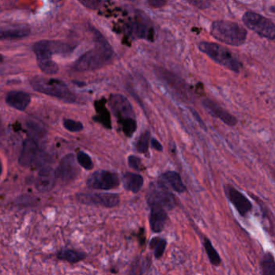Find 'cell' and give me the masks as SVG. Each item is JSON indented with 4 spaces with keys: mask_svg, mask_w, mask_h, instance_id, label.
Listing matches in <instances>:
<instances>
[{
    "mask_svg": "<svg viewBox=\"0 0 275 275\" xmlns=\"http://www.w3.org/2000/svg\"><path fill=\"white\" fill-rule=\"evenodd\" d=\"M95 39V47L78 58L73 66L74 70L89 72L102 68L111 63L113 57V49L100 33L97 32Z\"/></svg>",
    "mask_w": 275,
    "mask_h": 275,
    "instance_id": "6da1fadb",
    "label": "cell"
},
{
    "mask_svg": "<svg viewBox=\"0 0 275 275\" xmlns=\"http://www.w3.org/2000/svg\"><path fill=\"white\" fill-rule=\"evenodd\" d=\"M211 35L220 42L232 46L243 45L247 37V32L237 23L218 20L212 23Z\"/></svg>",
    "mask_w": 275,
    "mask_h": 275,
    "instance_id": "7a4b0ae2",
    "label": "cell"
},
{
    "mask_svg": "<svg viewBox=\"0 0 275 275\" xmlns=\"http://www.w3.org/2000/svg\"><path fill=\"white\" fill-rule=\"evenodd\" d=\"M31 85L35 91L54 97L68 103H73L77 99L65 83L58 79L36 76L31 81Z\"/></svg>",
    "mask_w": 275,
    "mask_h": 275,
    "instance_id": "3957f363",
    "label": "cell"
},
{
    "mask_svg": "<svg viewBox=\"0 0 275 275\" xmlns=\"http://www.w3.org/2000/svg\"><path fill=\"white\" fill-rule=\"evenodd\" d=\"M199 49L215 62L228 68L229 70L236 73L240 71L242 67L240 62L226 48L215 43L201 42L199 45Z\"/></svg>",
    "mask_w": 275,
    "mask_h": 275,
    "instance_id": "277c9868",
    "label": "cell"
},
{
    "mask_svg": "<svg viewBox=\"0 0 275 275\" xmlns=\"http://www.w3.org/2000/svg\"><path fill=\"white\" fill-rule=\"evenodd\" d=\"M146 201L150 208L157 207L165 210H172L176 206L174 196L161 182L151 183L146 195Z\"/></svg>",
    "mask_w": 275,
    "mask_h": 275,
    "instance_id": "5b68a950",
    "label": "cell"
},
{
    "mask_svg": "<svg viewBox=\"0 0 275 275\" xmlns=\"http://www.w3.org/2000/svg\"><path fill=\"white\" fill-rule=\"evenodd\" d=\"M243 20L247 28L254 31L261 37L269 40L275 39V24L266 17L248 12L244 13Z\"/></svg>",
    "mask_w": 275,
    "mask_h": 275,
    "instance_id": "8992f818",
    "label": "cell"
},
{
    "mask_svg": "<svg viewBox=\"0 0 275 275\" xmlns=\"http://www.w3.org/2000/svg\"><path fill=\"white\" fill-rule=\"evenodd\" d=\"M38 65L43 73L46 74H55L59 70L57 63L52 60V55L54 54L52 50V41L41 40L35 43L33 47Z\"/></svg>",
    "mask_w": 275,
    "mask_h": 275,
    "instance_id": "52a82bcc",
    "label": "cell"
},
{
    "mask_svg": "<svg viewBox=\"0 0 275 275\" xmlns=\"http://www.w3.org/2000/svg\"><path fill=\"white\" fill-rule=\"evenodd\" d=\"M86 184L92 189L108 191L118 188L120 184V179L118 175L113 172L97 171L90 175Z\"/></svg>",
    "mask_w": 275,
    "mask_h": 275,
    "instance_id": "ba28073f",
    "label": "cell"
},
{
    "mask_svg": "<svg viewBox=\"0 0 275 275\" xmlns=\"http://www.w3.org/2000/svg\"><path fill=\"white\" fill-rule=\"evenodd\" d=\"M77 199L84 205L105 208L116 207L120 202L119 195L113 193H80L77 195Z\"/></svg>",
    "mask_w": 275,
    "mask_h": 275,
    "instance_id": "9c48e42d",
    "label": "cell"
},
{
    "mask_svg": "<svg viewBox=\"0 0 275 275\" xmlns=\"http://www.w3.org/2000/svg\"><path fill=\"white\" fill-rule=\"evenodd\" d=\"M112 113L118 118L119 123L134 118V112L129 100L120 94H113L109 99Z\"/></svg>",
    "mask_w": 275,
    "mask_h": 275,
    "instance_id": "30bf717a",
    "label": "cell"
},
{
    "mask_svg": "<svg viewBox=\"0 0 275 275\" xmlns=\"http://www.w3.org/2000/svg\"><path fill=\"white\" fill-rule=\"evenodd\" d=\"M79 174V168L76 162L75 156L68 154L61 160L56 170V176L64 183H69L75 179Z\"/></svg>",
    "mask_w": 275,
    "mask_h": 275,
    "instance_id": "8fae6325",
    "label": "cell"
},
{
    "mask_svg": "<svg viewBox=\"0 0 275 275\" xmlns=\"http://www.w3.org/2000/svg\"><path fill=\"white\" fill-rule=\"evenodd\" d=\"M226 194L241 216H246L248 213L251 212L253 209L251 202L236 188L230 185L226 186Z\"/></svg>",
    "mask_w": 275,
    "mask_h": 275,
    "instance_id": "7c38bea8",
    "label": "cell"
},
{
    "mask_svg": "<svg viewBox=\"0 0 275 275\" xmlns=\"http://www.w3.org/2000/svg\"><path fill=\"white\" fill-rule=\"evenodd\" d=\"M42 157L39 147L33 139H27L24 141L21 154L19 158V162L23 167H30L34 162Z\"/></svg>",
    "mask_w": 275,
    "mask_h": 275,
    "instance_id": "4fadbf2b",
    "label": "cell"
},
{
    "mask_svg": "<svg viewBox=\"0 0 275 275\" xmlns=\"http://www.w3.org/2000/svg\"><path fill=\"white\" fill-rule=\"evenodd\" d=\"M204 108L207 111L208 113L211 114L212 117L217 118L230 127H234L238 123V119L236 117L228 113V111L219 106L218 104L214 102L210 99H205L202 101Z\"/></svg>",
    "mask_w": 275,
    "mask_h": 275,
    "instance_id": "5bb4252c",
    "label": "cell"
},
{
    "mask_svg": "<svg viewBox=\"0 0 275 275\" xmlns=\"http://www.w3.org/2000/svg\"><path fill=\"white\" fill-rule=\"evenodd\" d=\"M56 171L52 167H45L40 170L35 182V187L40 193H45L50 192L54 188L56 183Z\"/></svg>",
    "mask_w": 275,
    "mask_h": 275,
    "instance_id": "9a60e30c",
    "label": "cell"
},
{
    "mask_svg": "<svg viewBox=\"0 0 275 275\" xmlns=\"http://www.w3.org/2000/svg\"><path fill=\"white\" fill-rule=\"evenodd\" d=\"M31 29L27 25H13L0 28V40H18L30 34Z\"/></svg>",
    "mask_w": 275,
    "mask_h": 275,
    "instance_id": "2e32d148",
    "label": "cell"
},
{
    "mask_svg": "<svg viewBox=\"0 0 275 275\" xmlns=\"http://www.w3.org/2000/svg\"><path fill=\"white\" fill-rule=\"evenodd\" d=\"M160 182L166 186L167 188H170L175 192L179 193H183L187 190L185 185L182 181L181 177L179 173L176 172H164L160 177Z\"/></svg>",
    "mask_w": 275,
    "mask_h": 275,
    "instance_id": "e0dca14e",
    "label": "cell"
},
{
    "mask_svg": "<svg viewBox=\"0 0 275 275\" xmlns=\"http://www.w3.org/2000/svg\"><path fill=\"white\" fill-rule=\"evenodd\" d=\"M167 214L166 210L161 208H151L150 226L153 233H161L167 222Z\"/></svg>",
    "mask_w": 275,
    "mask_h": 275,
    "instance_id": "ac0fdd59",
    "label": "cell"
},
{
    "mask_svg": "<svg viewBox=\"0 0 275 275\" xmlns=\"http://www.w3.org/2000/svg\"><path fill=\"white\" fill-rule=\"evenodd\" d=\"M6 101L9 106L19 111H24L31 101L30 95L21 91H12L7 94Z\"/></svg>",
    "mask_w": 275,
    "mask_h": 275,
    "instance_id": "d6986e66",
    "label": "cell"
},
{
    "mask_svg": "<svg viewBox=\"0 0 275 275\" xmlns=\"http://www.w3.org/2000/svg\"><path fill=\"white\" fill-rule=\"evenodd\" d=\"M144 179L140 175L127 172L123 176V184L127 190L137 193L144 185Z\"/></svg>",
    "mask_w": 275,
    "mask_h": 275,
    "instance_id": "ffe728a7",
    "label": "cell"
},
{
    "mask_svg": "<svg viewBox=\"0 0 275 275\" xmlns=\"http://www.w3.org/2000/svg\"><path fill=\"white\" fill-rule=\"evenodd\" d=\"M57 258L62 261H68L69 263H77L84 260L86 255L83 252L76 249H62L57 253Z\"/></svg>",
    "mask_w": 275,
    "mask_h": 275,
    "instance_id": "44dd1931",
    "label": "cell"
},
{
    "mask_svg": "<svg viewBox=\"0 0 275 275\" xmlns=\"http://www.w3.org/2000/svg\"><path fill=\"white\" fill-rule=\"evenodd\" d=\"M261 275H275V259L271 252L267 251L261 257Z\"/></svg>",
    "mask_w": 275,
    "mask_h": 275,
    "instance_id": "7402d4cb",
    "label": "cell"
},
{
    "mask_svg": "<svg viewBox=\"0 0 275 275\" xmlns=\"http://www.w3.org/2000/svg\"><path fill=\"white\" fill-rule=\"evenodd\" d=\"M151 265V260L146 257H140L132 264L130 275H143Z\"/></svg>",
    "mask_w": 275,
    "mask_h": 275,
    "instance_id": "603a6c76",
    "label": "cell"
},
{
    "mask_svg": "<svg viewBox=\"0 0 275 275\" xmlns=\"http://www.w3.org/2000/svg\"><path fill=\"white\" fill-rule=\"evenodd\" d=\"M203 244H204V248L207 254L208 258L210 259V263L215 266H220L221 263V257L219 255L216 249L214 248L211 241L209 238H205Z\"/></svg>",
    "mask_w": 275,
    "mask_h": 275,
    "instance_id": "cb8c5ba5",
    "label": "cell"
},
{
    "mask_svg": "<svg viewBox=\"0 0 275 275\" xmlns=\"http://www.w3.org/2000/svg\"><path fill=\"white\" fill-rule=\"evenodd\" d=\"M167 247V241L160 237L153 238L150 243V248L154 250V254L156 259H159L164 254Z\"/></svg>",
    "mask_w": 275,
    "mask_h": 275,
    "instance_id": "d4e9b609",
    "label": "cell"
},
{
    "mask_svg": "<svg viewBox=\"0 0 275 275\" xmlns=\"http://www.w3.org/2000/svg\"><path fill=\"white\" fill-rule=\"evenodd\" d=\"M104 105H101V101H99V105H96L97 116L94 117V120L100 122L106 128H111V118L108 111L104 107Z\"/></svg>",
    "mask_w": 275,
    "mask_h": 275,
    "instance_id": "484cf974",
    "label": "cell"
},
{
    "mask_svg": "<svg viewBox=\"0 0 275 275\" xmlns=\"http://www.w3.org/2000/svg\"><path fill=\"white\" fill-rule=\"evenodd\" d=\"M129 32L137 37L146 38L150 37L149 29L144 24L139 23H133L129 25Z\"/></svg>",
    "mask_w": 275,
    "mask_h": 275,
    "instance_id": "4316f807",
    "label": "cell"
},
{
    "mask_svg": "<svg viewBox=\"0 0 275 275\" xmlns=\"http://www.w3.org/2000/svg\"><path fill=\"white\" fill-rule=\"evenodd\" d=\"M151 140V134L150 132H144V134H141L139 137V140L137 142L136 149L139 153H146L148 150L149 144Z\"/></svg>",
    "mask_w": 275,
    "mask_h": 275,
    "instance_id": "83f0119b",
    "label": "cell"
},
{
    "mask_svg": "<svg viewBox=\"0 0 275 275\" xmlns=\"http://www.w3.org/2000/svg\"><path fill=\"white\" fill-rule=\"evenodd\" d=\"M122 130L127 137H130L134 134L137 129V122L134 118L128 119L120 123Z\"/></svg>",
    "mask_w": 275,
    "mask_h": 275,
    "instance_id": "f1b7e54d",
    "label": "cell"
},
{
    "mask_svg": "<svg viewBox=\"0 0 275 275\" xmlns=\"http://www.w3.org/2000/svg\"><path fill=\"white\" fill-rule=\"evenodd\" d=\"M77 160L79 164L86 170L93 169L94 167V163L92 161L91 158L86 154V153L83 152V151H79L78 153V156H77Z\"/></svg>",
    "mask_w": 275,
    "mask_h": 275,
    "instance_id": "f546056e",
    "label": "cell"
},
{
    "mask_svg": "<svg viewBox=\"0 0 275 275\" xmlns=\"http://www.w3.org/2000/svg\"><path fill=\"white\" fill-rule=\"evenodd\" d=\"M64 127L68 131L80 132L83 129V125L81 122L71 119H65L64 120Z\"/></svg>",
    "mask_w": 275,
    "mask_h": 275,
    "instance_id": "4dcf8cb0",
    "label": "cell"
},
{
    "mask_svg": "<svg viewBox=\"0 0 275 275\" xmlns=\"http://www.w3.org/2000/svg\"><path fill=\"white\" fill-rule=\"evenodd\" d=\"M84 7L91 10H97L103 4L104 0H78Z\"/></svg>",
    "mask_w": 275,
    "mask_h": 275,
    "instance_id": "1f68e13d",
    "label": "cell"
},
{
    "mask_svg": "<svg viewBox=\"0 0 275 275\" xmlns=\"http://www.w3.org/2000/svg\"><path fill=\"white\" fill-rule=\"evenodd\" d=\"M190 4L200 9H206L210 7L212 0H187Z\"/></svg>",
    "mask_w": 275,
    "mask_h": 275,
    "instance_id": "d6a6232c",
    "label": "cell"
},
{
    "mask_svg": "<svg viewBox=\"0 0 275 275\" xmlns=\"http://www.w3.org/2000/svg\"><path fill=\"white\" fill-rule=\"evenodd\" d=\"M128 163H129V167H131L132 169L138 171L140 169L141 160L135 155H129L128 157Z\"/></svg>",
    "mask_w": 275,
    "mask_h": 275,
    "instance_id": "836d02e7",
    "label": "cell"
},
{
    "mask_svg": "<svg viewBox=\"0 0 275 275\" xmlns=\"http://www.w3.org/2000/svg\"><path fill=\"white\" fill-rule=\"evenodd\" d=\"M149 5L155 8H160L164 7L167 3V0H147Z\"/></svg>",
    "mask_w": 275,
    "mask_h": 275,
    "instance_id": "e575fe53",
    "label": "cell"
},
{
    "mask_svg": "<svg viewBox=\"0 0 275 275\" xmlns=\"http://www.w3.org/2000/svg\"><path fill=\"white\" fill-rule=\"evenodd\" d=\"M151 145L153 148L155 149L156 151H162V146L160 144V142L156 140L155 139H151Z\"/></svg>",
    "mask_w": 275,
    "mask_h": 275,
    "instance_id": "d590c367",
    "label": "cell"
},
{
    "mask_svg": "<svg viewBox=\"0 0 275 275\" xmlns=\"http://www.w3.org/2000/svg\"><path fill=\"white\" fill-rule=\"evenodd\" d=\"M193 114H194V116H195V118H196V119H197V120L199 121V122H200V124H202L203 127H205V124H204V122H203V121L200 120V117L198 116L197 113H196L195 111H193Z\"/></svg>",
    "mask_w": 275,
    "mask_h": 275,
    "instance_id": "8d00e7d4",
    "label": "cell"
},
{
    "mask_svg": "<svg viewBox=\"0 0 275 275\" xmlns=\"http://www.w3.org/2000/svg\"><path fill=\"white\" fill-rule=\"evenodd\" d=\"M2 162H1V160H0V175L2 174Z\"/></svg>",
    "mask_w": 275,
    "mask_h": 275,
    "instance_id": "74e56055",
    "label": "cell"
},
{
    "mask_svg": "<svg viewBox=\"0 0 275 275\" xmlns=\"http://www.w3.org/2000/svg\"><path fill=\"white\" fill-rule=\"evenodd\" d=\"M2 61H3V57H2V55H0V63L2 62Z\"/></svg>",
    "mask_w": 275,
    "mask_h": 275,
    "instance_id": "f35d334b",
    "label": "cell"
}]
</instances>
